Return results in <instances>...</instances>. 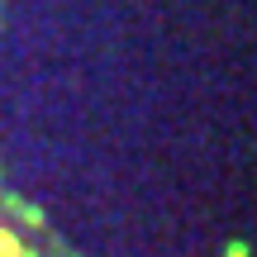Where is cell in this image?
<instances>
[{"label":"cell","instance_id":"obj_1","mask_svg":"<svg viewBox=\"0 0 257 257\" xmlns=\"http://www.w3.org/2000/svg\"><path fill=\"white\" fill-rule=\"evenodd\" d=\"M0 257H34V252H29V243L19 238L15 229H5V224H0Z\"/></svg>","mask_w":257,"mask_h":257}]
</instances>
